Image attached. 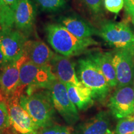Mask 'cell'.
Returning a JSON list of instances; mask_svg holds the SVG:
<instances>
[{
    "label": "cell",
    "instance_id": "2",
    "mask_svg": "<svg viewBox=\"0 0 134 134\" xmlns=\"http://www.w3.org/2000/svg\"><path fill=\"white\" fill-rule=\"evenodd\" d=\"M56 79L50 65L38 66L26 60L20 68L19 83L14 96L20 98L24 91L25 94L29 95L38 90H48Z\"/></svg>",
    "mask_w": 134,
    "mask_h": 134
},
{
    "label": "cell",
    "instance_id": "20",
    "mask_svg": "<svg viewBox=\"0 0 134 134\" xmlns=\"http://www.w3.org/2000/svg\"><path fill=\"white\" fill-rule=\"evenodd\" d=\"M41 11L53 13L61 11L66 8V0H32Z\"/></svg>",
    "mask_w": 134,
    "mask_h": 134
},
{
    "label": "cell",
    "instance_id": "15",
    "mask_svg": "<svg viewBox=\"0 0 134 134\" xmlns=\"http://www.w3.org/2000/svg\"><path fill=\"white\" fill-rule=\"evenodd\" d=\"M109 113L100 111L90 119L80 124L73 134H105L110 131Z\"/></svg>",
    "mask_w": 134,
    "mask_h": 134
},
{
    "label": "cell",
    "instance_id": "18",
    "mask_svg": "<svg viewBox=\"0 0 134 134\" xmlns=\"http://www.w3.org/2000/svg\"><path fill=\"white\" fill-rule=\"evenodd\" d=\"M65 85L70 100L78 109L85 110L93 105L94 99L91 90L83 84L79 86L72 84Z\"/></svg>",
    "mask_w": 134,
    "mask_h": 134
},
{
    "label": "cell",
    "instance_id": "8",
    "mask_svg": "<svg viewBox=\"0 0 134 134\" xmlns=\"http://www.w3.org/2000/svg\"><path fill=\"white\" fill-rule=\"evenodd\" d=\"M113 62L117 88L132 86L134 80V54L131 51L118 49L113 53Z\"/></svg>",
    "mask_w": 134,
    "mask_h": 134
},
{
    "label": "cell",
    "instance_id": "19",
    "mask_svg": "<svg viewBox=\"0 0 134 134\" xmlns=\"http://www.w3.org/2000/svg\"><path fill=\"white\" fill-rule=\"evenodd\" d=\"M19 0H0L2 13L1 31H8L14 27V16ZM0 31V32H1Z\"/></svg>",
    "mask_w": 134,
    "mask_h": 134
},
{
    "label": "cell",
    "instance_id": "16",
    "mask_svg": "<svg viewBox=\"0 0 134 134\" xmlns=\"http://www.w3.org/2000/svg\"><path fill=\"white\" fill-rule=\"evenodd\" d=\"M88 57L96 64L106 78L110 88L117 86V81L113 62V53L110 52H95Z\"/></svg>",
    "mask_w": 134,
    "mask_h": 134
},
{
    "label": "cell",
    "instance_id": "28",
    "mask_svg": "<svg viewBox=\"0 0 134 134\" xmlns=\"http://www.w3.org/2000/svg\"><path fill=\"white\" fill-rule=\"evenodd\" d=\"M2 134H18V133H17L16 132H15L14 130H13V129L12 128V127H11V128H10L9 130H8L7 131L4 132V133Z\"/></svg>",
    "mask_w": 134,
    "mask_h": 134
},
{
    "label": "cell",
    "instance_id": "11",
    "mask_svg": "<svg viewBox=\"0 0 134 134\" xmlns=\"http://www.w3.org/2000/svg\"><path fill=\"white\" fill-rule=\"evenodd\" d=\"M27 58L23 55L18 60L8 62L0 71V90L6 103L14 96L19 80L20 68Z\"/></svg>",
    "mask_w": 134,
    "mask_h": 134
},
{
    "label": "cell",
    "instance_id": "17",
    "mask_svg": "<svg viewBox=\"0 0 134 134\" xmlns=\"http://www.w3.org/2000/svg\"><path fill=\"white\" fill-rule=\"evenodd\" d=\"M58 21V24L65 27L70 32L80 38H91V36L98 33L90 24L75 16H62Z\"/></svg>",
    "mask_w": 134,
    "mask_h": 134
},
{
    "label": "cell",
    "instance_id": "25",
    "mask_svg": "<svg viewBox=\"0 0 134 134\" xmlns=\"http://www.w3.org/2000/svg\"><path fill=\"white\" fill-rule=\"evenodd\" d=\"M81 1L93 14H98L101 11L103 0H81Z\"/></svg>",
    "mask_w": 134,
    "mask_h": 134
},
{
    "label": "cell",
    "instance_id": "30",
    "mask_svg": "<svg viewBox=\"0 0 134 134\" xmlns=\"http://www.w3.org/2000/svg\"><path fill=\"white\" fill-rule=\"evenodd\" d=\"M105 134H115V133H114V132L113 131H111V130H110V131L106 133H105Z\"/></svg>",
    "mask_w": 134,
    "mask_h": 134
},
{
    "label": "cell",
    "instance_id": "13",
    "mask_svg": "<svg viewBox=\"0 0 134 134\" xmlns=\"http://www.w3.org/2000/svg\"><path fill=\"white\" fill-rule=\"evenodd\" d=\"M36 11L32 0H19L14 16V26L22 33L31 31L34 25Z\"/></svg>",
    "mask_w": 134,
    "mask_h": 134
},
{
    "label": "cell",
    "instance_id": "1",
    "mask_svg": "<svg viewBox=\"0 0 134 134\" xmlns=\"http://www.w3.org/2000/svg\"><path fill=\"white\" fill-rule=\"evenodd\" d=\"M47 39L57 53L66 57L78 55L90 47L98 45L92 38H80L60 24H48L45 28Z\"/></svg>",
    "mask_w": 134,
    "mask_h": 134
},
{
    "label": "cell",
    "instance_id": "29",
    "mask_svg": "<svg viewBox=\"0 0 134 134\" xmlns=\"http://www.w3.org/2000/svg\"><path fill=\"white\" fill-rule=\"evenodd\" d=\"M1 27H2V13H1V6H0V31H1Z\"/></svg>",
    "mask_w": 134,
    "mask_h": 134
},
{
    "label": "cell",
    "instance_id": "23",
    "mask_svg": "<svg viewBox=\"0 0 134 134\" xmlns=\"http://www.w3.org/2000/svg\"><path fill=\"white\" fill-rule=\"evenodd\" d=\"M37 134H73V132L68 127L60 125H52L42 129Z\"/></svg>",
    "mask_w": 134,
    "mask_h": 134
},
{
    "label": "cell",
    "instance_id": "5",
    "mask_svg": "<svg viewBox=\"0 0 134 134\" xmlns=\"http://www.w3.org/2000/svg\"><path fill=\"white\" fill-rule=\"evenodd\" d=\"M98 34L109 46L130 50L134 54V33L127 24L107 22L102 25Z\"/></svg>",
    "mask_w": 134,
    "mask_h": 134
},
{
    "label": "cell",
    "instance_id": "4",
    "mask_svg": "<svg viewBox=\"0 0 134 134\" xmlns=\"http://www.w3.org/2000/svg\"><path fill=\"white\" fill-rule=\"evenodd\" d=\"M78 74L80 82L91 90L94 99L102 102L106 99L110 86L98 66L88 57L78 61Z\"/></svg>",
    "mask_w": 134,
    "mask_h": 134
},
{
    "label": "cell",
    "instance_id": "14",
    "mask_svg": "<svg viewBox=\"0 0 134 134\" xmlns=\"http://www.w3.org/2000/svg\"><path fill=\"white\" fill-rule=\"evenodd\" d=\"M24 55L28 60L38 66L50 65L55 53L46 43L38 40H27Z\"/></svg>",
    "mask_w": 134,
    "mask_h": 134
},
{
    "label": "cell",
    "instance_id": "26",
    "mask_svg": "<svg viewBox=\"0 0 134 134\" xmlns=\"http://www.w3.org/2000/svg\"><path fill=\"white\" fill-rule=\"evenodd\" d=\"M125 10L134 23V0H124Z\"/></svg>",
    "mask_w": 134,
    "mask_h": 134
},
{
    "label": "cell",
    "instance_id": "22",
    "mask_svg": "<svg viewBox=\"0 0 134 134\" xmlns=\"http://www.w3.org/2000/svg\"><path fill=\"white\" fill-rule=\"evenodd\" d=\"M11 128L9 111L6 103L0 101V134Z\"/></svg>",
    "mask_w": 134,
    "mask_h": 134
},
{
    "label": "cell",
    "instance_id": "9",
    "mask_svg": "<svg viewBox=\"0 0 134 134\" xmlns=\"http://www.w3.org/2000/svg\"><path fill=\"white\" fill-rule=\"evenodd\" d=\"M108 107L110 113L117 119L134 113V88L126 86L117 88L110 97Z\"/></svg>",
    "mask_w": 134,
    "mask_h": 134
},
{
    "label": "cell",
    "instance_id": "7",
    "mask_svg": "<svg viewBox=\"0 0 134 134\" xmlns=\"http://www.w3.org/2000/svg\"><path fill=\"white\" fill-rule=\"evenodd\" d=\"M11 127L18 134H37L41 129L19 104V98L13 96L6 102Z\"/></svg>",
    "mask_w": 134,
    "mask_h": 134
},
{
    "label": "cell",
    "instance_id": "3",
    "mask_svg": "<svg viewBox=\"0 0 134 134\" xmlns=\"http://www.w3.org/2000/svg\"><path fill=\"white\" fill-rule=\"evenodd\" d=\"M19 104L41 129L53 125L55 109L49 90H38L29 95L23 94Z\"/></svg>",
    "mask_w": 134,
    "mask_h": 134
},
{
    "label": "cell",
    "instance_id": "27",
    "mask_svg": "<svg viewBox=\"0 0 134 134\" xmlns=\"http://www.w3.org/2000/svg\"><path fill=\"white\" fill-rule=\"evenodd\" d=\"M8 62L5 58L4 55L0 48V71L3 69V68L8 64Z\"/></svg>",
    "mask_w": 134,
    "mask_h": 134
},
{
    "label": "cell",
    "instance_id": "12",
    "mask_svg": "<svg viewBox=\"0 0 134 134\" xmlns=\"http://www.w3.org/2000/svg\"><path fill=\"white\" fill-rule=\"evenodd\" d=\"M53 74L62 83L79 86L81 85L75 71V63L69 57L55 54L50 63Z\"/></svg>",
    "mask_w": 134,
    "mask_h": 134
},
{
    "label": "cell",
    "instance_id": "31",
    "mask_svg": "<svg viewBox=\"0 0 134 134\" xmlns=\"http://www.w3.org/2000/svg\"><path fill=\"white\" fill-rule=\"evenodd\" d=\"M133 88H134V81H133Z\"/></svg>",
    "mask_w": 134,
    "mask_h": 134
},
{
    "label": "cell",
    "instance_id": "24",
    "mask_svg": "<svg viewBox=\"0 0 134 134\" xmlns=\"http://www.w3.org/2000/svg\"><path fill=\"white\" fill-rule=\"evenodd\" d=\"M104 7L109 12L117 14L124 6V0H104Z\"/></svg>",
    "mask_w": 134,
    "mask_h": 134
},
{
    "label": "cell",
    "instance_id": "10",
    "mask_svg": "<svg viewBox=\"0 0 134 134\" xmlns=\"http://www.w3.org/2000/svg\"><path fill=\"white\" fill-rule=\"evenodd\" d=\"M25 35L16 29L0 32V48L8 62L18 60L24 55Z\"/></svg>",
    "mask_w": 134,
    "mask_h": 134
},
{
    "label": "cell",
    "instance_id": "21",
    "mask_svg": "<svg viewBox=\"0 0 134 134\" xmlns=\"http://www.w3.org/2000/svg\"><path fill=\"white\" fill-rule=\"evenodd\" d=\"M115 134H134V115L120 119L115 128Z\"/></svg>",
    "mask_w": 134,
    "mask_h": 134
},
{
    "label": "cell",
    "instance_id": "6",
    "mask_svg": "<svg viewBox=\"0 0 134 134\" xmlns=\"http://www.w3.org/2000/svg\"><path fill=\"white\" fill-rule=\"evenodd\" d=\"M53 106L68 125H73L79 120V114L68 96L66 85L56 79L48 88Z\"/></svg>",
    "mask_w": 134,
    "mask_h": 134
}]
</instances>
